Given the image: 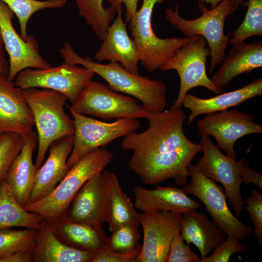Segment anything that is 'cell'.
<instances>
[{
	"label": "cell",
	"instance_id": "1",
	"mask_svg": "<svg viewBox=\"0 0 262 262\" xmlns=\"http://www.w3.org/2000/svg\"><path fill=\"white\" fill-rule=\"evenodd\" d=\"M186 115L182 108L150 112L148 128L123 137L121 148L131 150L128 166L146 185L172 179L175 184L187 183L188 168L201 148L185 135Z\"/></svg>",
	"mask_w": 262,
	"mask_h": 262
},
{
	"label": "cell",
	"instance_id": "2",
	"mask_svg": "<svg viewBox=\"0 0 262 262\" xmlns=\"http://www.w3.org/2000/svg\"><path fill=\"white\" fill-rule=\"evenodd\" d=\"M64 62L82 66L103 79L113 90L139 100L150 112H160L168 106L167 87L162 81L131 73L118 62L101 64L90 57L79 55L67 42L60 49Z\"/></svg>",
	"mask_w": 262,
	"mask_h": 262
},
{
	"label": "cell",
	"instance_id": "3",
	"mask_svg": "<svg viewBox=\"0 0 262 262\" xmlns=\"http://www.w3.org/2000/svg\"><path fill=\"white\" fill-rule=\"evenodd\" d=\"M32 111L38 137V150L34 163L36 169L44 161L51 145L56 140L73 135V120L65 112L67 98L57 91L31 88L22 90Z\"/></svg>",
	"mask_w": 262,
	"mask_h": 262
},
{
	"label": "cell",
	"instance_id": "4",
	"mask_svg": "<svg viewBox=\"0 0 262 262\" xmlns=\"http://www.w3.org/2000/svg\"><path fill=\"white\" fill-rule=\"evenodd\" d=\"M114 155L104 147L98 148L83 156L70 168L54 190L46 197L27 205L28 211L37 213L52 222L64 213L74 197L91 178L104 171L110 164Z\"/></svg>",
	"mask_w": 262,
	"mask_h": 262
},
{
	"label": "cell",
	"instance_id": "5",
	"mask_svg": "<svg viewBox=\"0 0 262 262\" xmlns=\"http://www.w3.org/2000/svg\"><path fill=\"white\" fill-rule=\"evenodd\" d=\"M239 7V5L232 0H223L215 7L210 10L205 5L198 4L201 16L188 20L180 16L179 6L176 5L174 9H166L165 16L171 25L180 31L185 37L200 35L206 39L211 52L209 69L211 74L215 67L223 60L229 44L230 33L225 34V19L233 15Z\"/></svg>",
	"mask_w": 262,
	"mask_h": 262
},
{
	"label": "cell",
	"instance_id": "6",
	"mask_svg": "<svg viewBox=\"0 0 262 262\" xmlns=\"http://www.w3.org/2000/svg\"><path fill=\"white\" fill-rule=\"evenodd\" d=\"M164 0H143L129 21V28L138 52L139 62L148 73H152L169 61L191 38H160L152 27V15L156 3Z\"/></svg>",
	"mask_w": 262,
	"mask_h": 262
},
{
	"label": "cell",
	"instance_id": "7",
	"mask_svg": "<svg viewBox=\"0 0 262 262\" xmlns=\"http://www.w3.org/2000/svg\"><path fill=\"white\" fill-rule=\"evenodd\" d=\"M66 106L69 111L108 120L147 118L150 112L138 104L136 98L119 94L109 86L92 80L77 99L70 106Z\"/></svg>",
	"mask_w": 262,
	"mask_h": 262
},
{
	"label": "cell",
	"instance_id": "8",
	"mask_svg": "<svg viewBox=\"0 0 262 262\" xmlns=\"http://www.w3.org/2000/svg\"><path fill=\"white\" fill-rule=\"evenodd\" d=\"M207 44V41L202 36L191 37L190 41L160 68L163 72L176 70L180 79L178 95L170 110L181 108L186 94L189 90L196 87H205L217 94L223 93V89L216 87L206 73L207 58L211 56L210 49L206 48Z\"/></svg>",
	"mask_w": 262,
	"mask_h": 262
},
{
	"label": "cell",
	"instance_id": "9",
	"mask_svg": "<svg viewBox=\"0 0 262 262\" xmlns=\"http://www.w3.org/2000/svg\"><path fill=\"white\" fill-rule=\"evenodd\" d=\"M69 112L73 118L75 131L73 147L67 160L69 169L89 152L103 147L118 138L137 132L141 128L138 119L122 118L108 123Z\"/></svg>",
	"mask_w": 262,
	"mask_h": 262
},
{
	"label": "cell",
	"instance_id": "10",
	"mask_svg": "<svg viewBox=\"0 0 262 262\" xmlns=\"http://www.w3.org/2000/svg\"><path fill=\"white\" fill-rule=\"evenodd\" d=\"M191 178L184 189L187 194L198 198L218 227L227 236L243 239L252 232V227L239 220L230 212L223 188L216 181L204 176L196 164H191L188 168Z\"/></svg>",
	"mask_w": 262,
	"mask_h": 262
},
{
	"label": "cell",
	"instance_id": "11",
	"mask_svg": "<svg viewBox=\"0 0 262 262\" xmlns=\"http://www.w3.org/2000/svg\"><path fill=\"white\" fill-rule=\"evenodd\" d=\"M95 74L82 66L64 62L56 67L25 69L18 73L14 83L22 90L41 88L57 91L72 104Z\"/></svg>",
	"mask_w": 262,
	"mask_h": 262
},
{
	"label": "cell",
	"instance_id": "12",
	"mask_svg": "<svg viewBox=\"0 0 262 262\" xmlns=\"http://www.w3.org/2000/svg\"><path fill=\"white\" fill-rule=\"evenodd\" d=\"M201 135L213 136L217 147L229 158L236 160L234 144L241 137L252 133H262V125L253 116L236 110H224L206 115L197 121Z\"/></svg>",
	"mask_w": 262,
	"mask_h": 262
},
{
	"label": "cell",
	"instance_id": "13",
	"mask_svg": "<svg viewBox=\"0 0 262 262\" xmlns=\"http://www.w3.org/2000/svg\"><path fill=\"white\" fill-rule=\"evenodd\" d=\"M199 145L203 155L196 166L206 177L222 184L230 206L239 217L243 212L244 202L237 162L223 154L208 136L201 135Z\"/></svg>",
	"mask_w": 262,
	"mask_h": 262
},
{
	"label": "cell",
	"instance_id": "14",
	"mask_svg": "<svg viewBox=\"0 0 262 262\" xmlns=\"http://www.w3.org/2000/svg\"><path fill=\"white\" fill-rule=\"evenodd\" d=\"M182 215L168 211L140 213L144 238L137 262H166L171 242L180 232Z\"/></svg>",
	"mask_w": 262,
	"mask_h": 262
},
{
	"label": "cell",
	"instance_id": "15",
	"mask_svg": "<svg viewBox=\"0 0 262 262\" xmlns=\"http://www.w3.org/2000/svg\"><path fill=\"white\" fill-rule=\"evenodd\" d=\"M111 174V172L103 171L83 185L66 212L69 219L103 230Z\"/></svg>",
	"mask_w": 262,
	"mask_h": 262
},
{
	"label": "cell",
	"instance_id": "16",
	"mask_svg": "<svg viewBox=\"0 0 262 262\" xmlns=\"http://www.w3.org/2000/svg\"><path fill=\"white\" fill-rule=\"evenodd\" d=\"M14 13L0 0V33L9 56L8 78L14 80L21 71L28 68H46L50 64L39 53V43L32 35L26 40L16 32L12 22Z\"/></svg>",
	"mask_w": 262,
	"mask_h": 262
},
{
	"label": "cell",
	"instance_id": "17",
	"mask_svg": "<svg viewBox=\"0 0 262 262\" xmlns=\"http://www.w3.org/2000/svg\"><path fill=\"white\" fill-rule=\"evenodd\" d=\"M34 126L22 89L15 85L8 74L0 73V135L12 132L23 135L33 131Z\"/></svg>",
	"mask_w": 262,
	"mask_h": 262
},
{
	"label": "cell",
	"instance_id": "18",
	"mask_svg": "<svg viewBox=\"0 0 262 262\" xmlns=\"http://www.w3.org/2000/svg\"><path fill=\"white\" fill-rule=\"evenodd\" d=\"M73 135L59 139L50 146L47 160L36 170L29 204L49 195L67 173V160L73 147Z\"/></svg>",
	"mask_w": 262,
	"mask_h": 262
},
{
	"label": "cell",
	"instance_id": "19",
	"mask_svg": "<svg viewBox=\"0 0 262 262\" xmlns=\"http://www.w3.org/2000/svg\"><path fill=\"white\" fill-rule=\"evenodd\" d=\"M117 13L94 59L98 63L105 60L119 63L126 70L138 74L139 60L136 46L129 35L126 23L122 18V8Z\"/></svg>",
	"mask_w": 262,
	"mask_h": 262
},
{
	"label": "cell",
	"instance_id": "20",
	"mask_svg": "<svg viewBox=\"0 0 262 262\" xmlns=\"http://www.w3.org/2000/svg\"><path fill=\"white\" fill-rule=\"evenodd\" d=\"M133 193L134 206L143 213L168 211L183 214L201 206L187 196L184 188L169 186L148 189L138 186L134 188Z\"/></svg>",
	"mask_w": 262,
	"mask_h": 262
},
{
	"label": "cell",
	"instance_id": "21",
	"mask_svg": "<svg viewBox=\"0 0 262 262\" xmlns=\"http://www.w3.org/2000/svg\"><path fill=\"white\" fill-rule=\"evenodd\" d=\"M22 136V149L10 165L5 180L15 199L25 207L29 204L34 183L36 169L33 155L38 146V137L34 131Z\"/></svg>",
	"mask_w": 262,
	"mask_h": 262
},
{
	"label": "cell",
	"instance_id": "22",
	"mask_svg": "<svg viewBox=\"0 0 262 262\" xmlns=\"http://www.w3.org/2000/svg\"><path fill=\"white\" fill-rule=\"evenodd\" d=\"M220 64L211 80L216 87L223 89L240 75L262 66V41L232 45Z\"/></svg>",
	"mask_w": 262,
	"mask_h": 262
},
{
	"label": "cell",
	"instance_id": "23",
	"mask_svg": "<svg viewBox=\"0 0 262 262\" xmlns=\"http://www.w3.org/2000/svg\"><path fill=\"white\" fill-rule=\"evenodd\" d=\"M262 96V78H260L237 90L209 98H201L187 93L183 99L182 105L191 111L187 122L190 124L200 115L226 110Z\"/></svg>",
	"mask_w": 262,
	"mask_h": 262
},
{
	"label": "cell",
	"instance_id": "24",
	"mask_svg": "<svg viewBox=\"0 0 262 262\" xmlns=\"http://www.w3.org/2000/svg\"><path fill=\"white\" fill-rule=\"evenodd\" d=\"M180 233L187 244L196 246L201 259L220 246L227 237L214 221L196 210L182 214Z\"/></svg>",
	"mask_w": 262,
	"mask_h": 262
},
{
	"label": "cell",
	"instance_id": "25",
	"mask_svg": "<svg viewBox=\"0 0 262 262\" xmlns=\"http://www.w3.org/2000/svg\"><path fill=\"white\" fill-rule=\"evenodd\" d=\"M97 252L65 244L56 236L50 222L43 219L37 229L32 262H91Z\"/></svg>",
	"mask_w": 262,
	"mask_h": 262
},
{
	"label": "cell",
	"instance_id": "26",
	"mask_svg": "<svg viewBox=\"0 0 262 262\" xmlns=\"http://www.w3.org/2000/svg\"><path fill=\"white\" fill-rule=\"evenodd\" d=\"M49 222L57 238L70 247L94 252H98L105 247L107 237L104 230L71 221L67 217L66 212Z\"/></svg>",
	"mask_w": 262,
	"mask_h": 262
},
{
	"label": "cell",
	"instance_id": "27",
	"mask_svg": "<svg viewBox=\"0 0 262 262\" xmlns=\"http://www.w3.org/2000/svg\"><path fill=\"white\" fill-rule=\"evenodd\" d=\"M139 215L133 202L123 191L116 175L111 172L106 217L110 231L125 224L139 223Z\"/></svg>",
	"mask_w": 262,
	"mask_h": 262
},
{
	"label": "cell",
	"instance_id": "28",
	"mask_svg": "<svg viewBox=\"0 0 262 262\" xmlns=\"http://www.w3.org/2000/svg\"><path fill=\"white\" fill-rule=\"evenodd\" d=\"M43 219L26 210L15 199L6 180L0 185V230L22 227L38 229Z\"/></svg>",
	"mask_w": 262,
	"mask_h": 262
},
{
	"label": "cell",
	"instance_id": "29",
	"mask_svg": "<svg viewBox=\"0 0 262 262\" xmlns=\"http://www.w3.org/2000/svg\"><path fill=\"white\" fill-rule=\"evenodd\" d=\"M103 0H75L79 15L84 19L98 38L101 40L104 39L115 13L111 7L104 8Z\"/></svg>",
	"mask_w": 262,
	"mask_h": 262
},
{
	"label": "cell",
	"instance_id": "30",
	"mask_svg": "<svg viewBox=\"0 0 262 262\" xmlns=\"http://www.w3.org/2000/svg\"><path fill=\"white\" fill-rule=\"evenodd\" d=\"M3 2L18 18L20 36L24 40L28 38L27 23L35 13L45 9H58L63 7L66 0H0Z\"/></svg>",
	"mask_w": 262,
	"mask_h": 262
},
{
	"label": "cell",
	"instance_id": "31",
	"mask_svg": "<svg viewBox=\"0 0 262 262\" xmlns=\"http://www.w3.org/2000/svg\"><path fill=\"white\" fill-rule=\"evenodd\" d=\"M138 223L122 225L107 237L105 248L115 253L128 254L141 250Z\"/></svg>",
	"mask_w": 262,
	"mask_h": 262
},
{
	"label": "cell",
	"instance_id": "32",
	"mask_svg": "<svg viewBox=\"0 0 262 262\" xmlns=\"http://www.w3.org/2000/svg\"><path fill=\"white\" fill-rule=\"evenodd\" d=\"M37 229L25 228L0 230V260L18 251L33 250Z\"/></svg>",
	"mask_w": 262,
	"mask_h": 262
},
{
	"label": "cell",
	"instance_id": "33",
	"mask_svg": "<svg viewBox=\"0 0 262 262\" xmlns=\"http://www.w3.org/2000/svg\"><path fill=\"white\" fill-rule=\"evenodd\" d=\"M247 9L245 18L232 33L229 43L234 45L252 36H262V0H248L244 4Z\"/></svg>",
	"mask_w": 262,
	"mask_h": 262
},
{
	"label": "cell",
	"instance_id": "34",
	"mask_svg": "<svg viewBox=\"0 0 262 262\" xmlns=\"http://www.w3.org/2000/svg\"><path fill=\"white\" fill-rule=\"evenodd\" d=\"M23 143L22 135L7 132L0 135V185L5 180L12 162L20 152Z\"/></svg>",
	"mask_w": 262,
	"mask_h": 262
},
{
	"label": "cell",
	"instance_id": "35",
	"mask_svg": "<svg viewBox=\"0 0 262 262\" xmlns=\"http://www.w3.org/2000/svg\"><path fill=\"white\" fill-rule=\"evenodd\" d=\"M246 210L249 213L254 226V234L257 243L262 246V194L256 189H252L251 195L245 200Z\"/></svg>",
	"mask_w": 262,
	"mask_h": 262
},
{
	"label": "cell",
	"instance_id": "36",
	"mask_svg": "<svg viewBox=\"0 0 262 262\" xmlns=\"http://www.w3.org/2000/svg\"><path fill=\"white\" fill-rule=\"evenodd\" d=\"M246 248L240 239L227 236L211 256L201 259V262H228L233 254L243 251Z\"/></svg>",
	"mask_w": 262,
	"mask_h": 262
},
{
	"label": "cell",
	"instance_id": "37",
	"mask_svg": "<svg viewBox=\"0 0 262 262\" xmlns=\"http://www.w3.org/2000/svg\"><path fill=\"white\" fill-rule=\"evenodd\" d=\"M201 259L185 244L180 232L171 242L166 262H201Z\"/></svg>",
	"mask_w": 262,
	"mask_h": 262
},
{
	"label": "cell",
	"instance_id": "38",
	"mask_svg": "<svg viewBox=\"0 0 262 262\" xmlns=\"http://www.w3.org/2000/svg\"><path fill=\"white\" fill-rule=\"evenodd\" d=\"M140 252L122 254L113 252L104 247L97 252L91 262H137Z\"/></svg>",
	"mask_w": 262,
	"mask_h": 262
},
{
	"label": "cell",
	"instance_id": "39",
	"mask_svg": "<svg viewBox=\"0 0 262 262\" xmlns=\"http://www.w3.org/2000/svg\"><path fill=\"white\" fill-rule=\"evenodd\" d=\"M237 164L242 183L246 185L253 183L262 190V175L251 168L244 157L237 162Z\"/></svg>",
	"mask_w": 262,
	"mask_h": 262
},
{
	"label": "cell",
	"instance_id": "40",
	"mask_svg": "<svg viewBox=\"0 0 262 262\" xmlns=\"http://www.w3.org/2000/svg\"><path fill=\"white\" fill-rule=\"evenodd\" d=\"M108 2L112 8L115 12H117L120 9L122 8V4L124 3L126 12L125 15V22L129 23L132 16L137 12V5L139 0H106Z\"/></svg>",
	"mask_w": 262,
	"mask_h": 262
},
{
	"label": "cell",
	"instance_id": "41",
	"mask_svg": "<svg viewBox=\"0 0 262 262\" xmlns=\"http://www.w3.org/2000/svg\"><path fill=\"white\" fill-rule=\"evenodd\" d=\"M33 250L18 251L0 260V262H32Z\"/></svg>",
	"mask_w": 262,
	"mask_h": 262
},
{
	"label": "cell",
	"instance_id": "42",
	"mask_svg": "<svg viewBox=\"0 0 262 262\" xmlns=\"http://www.w3.org/2000/svg\"><path fill=\"white\" fill-rule=\"evenodd\" d=\"M3 42L0 33V73L8 74L9 63L4 57L3 53Z\"/></svg>",
	"mask_w": 262,
	"mask_h": 262
},
{
	"label": "cell",
	"instance_id": "43",
	"mask_svg": "<svg viewBox=\"0 0 262 262\" xmlns=\"http://www.w3.org/2000/svg\"><path fill=\"white\" fill-rule=\"evenodd\" d=\"M198 4H202L208 7L210 5V9L215 7L221 1L223 0H197ZM239 5H244L246 2V0H232Z\"/></svg>",
	"mask_w": 262,
	"mask_h": 262
}]
</instances>
